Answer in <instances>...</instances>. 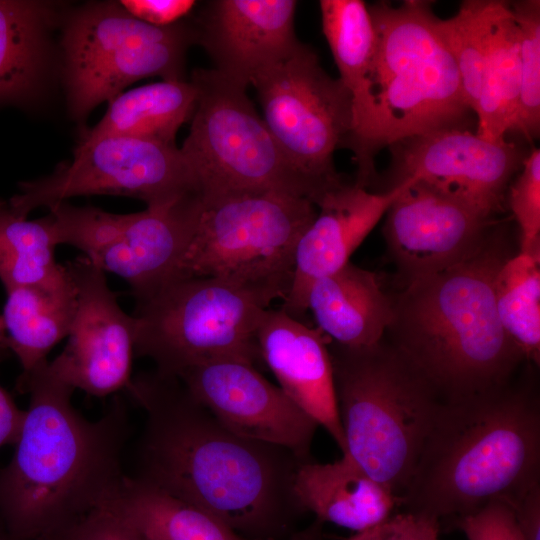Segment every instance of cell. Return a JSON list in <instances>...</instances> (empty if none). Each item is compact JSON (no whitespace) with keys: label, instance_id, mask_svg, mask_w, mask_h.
I'll list each match as a JSON object with an SVG mask.
<instances>
[{"label":"cell","instance_id":"1","mask_svg":"<svg viewBox=\"0 0 540 540\" xmlns=\"http://www.w3.org/2000/svg\"><path fill=\"white\" fill-rule=\"evenodd\" d=\"M144 410L132 476L198 506L252 540H283L305 513L291 450L227 429L185 387L156 369L126 389Z\"/></svg>","mask_w":540,"mask_h":540},{"label":"cell","instance_id":"2","mask_svg":"<svg viewBox=\"0 0 540 540\" xmlns=\"http://www.w3.org/2000/svg\"><path fill=\"white\" fill-rule=\"evenodd\" d=\"M17 388L29 405L0 470V522L10 540H47L118 494L128 414L115 396L101 417H84L48 360L20 375Z\"/></svg>","mask_w":540,"mask_h":540},{"label":"cell","instance_id":"3","mask_svg":"<svg viewBox=\"0 0 540 540\" xmlns=\"http://www.w3.org/2000/svg\"><path fill=\"white\" fill-rule=\"evenodd\" d=\"M540 482V398L528 376L444 402L401 496L405 512L453 524L511 508Z\"/></svg>","mask_w":540,"mask_h":540},{"label":"cell","instance_id":"4","mask_svg":"<svg viewBox=\"0 0 540 540\" xmlns=\"http://www.w3.org/2000/svg\"><path fill=\"white\" fill-rule=\"evenodd\" d=\"M513 255L506 228L495 223L470 255L392 298L384 340L444 402L502 386L526 362L495 303L496 275Z\"/></svg>","mask_w":540,"mask_h":540},{"label":"cell","instance_id":"5","mask_svg":"<svg viewBox=\"0 0 540 540\" xmlns=\"http://www.w3.org/2000/svg\"><path fill=\"white\" fill-rule=\"evenodd\" d=\"M376 48L364 109L342 148L353 153L358 187L372 191L375 157L402 139L445 129H467L466 104L456 64L436 25L432 2L405 0L368 5Z\"/></svg>","mask_w":540,"mask_h":540},{"label":"cell","instance_id":"6","mask_svg":"<svg viewBox=\"0 0 540 540\" xmlns=\"http://www.w3.org/2000/svg\"><path fill=\"white\" fill-rule=\"evenodd\" d=\"M346 451L401 502L444 403L384 339L372 347L328 343Z\"/></svg>","mask_w":540,"mask_h":540},{"label":"cell","instance_id":"7","mask_svg":"<svg viewBox=\"0 0 540 540\" xmlns=\"http://www.w3.org/2000/svg\"><path fill=\"white\" fill-rule=\"evenodd\" d=\"M315 207L307 198L275 191L206 202L171 279L217 278L284 300L295 248L316 217Z\"/></svg>","mask_w":540,"mask_h":540},{"label":"cell","instance_id":"8","mask_svg":"<svg viewBox=\"0 0 540 540\" xmlns=\"http://www.w3.org/2000/svg\"><path fill=\"white\" fill-rule=\"evenodd\" d=\"M272 301L211 277L168 280L136 299L135 357H147L161 373L178 376L201 363L262 362L257 331Z\"/></svg>","mask_w":540,"mask_h":540},{"label":"cell","instance_id":"9","mask_svg":"<svg viewBox=\"0 0 540 540\" xmlns=\"http://www.w3.org/2000/svg\"><path fill=\"white\" fill-rule=\"evenodd\" d=\"M190 132L180 148L192 166L204 203L275 191L309 199L323 196L283 151L246 90L215 69H196Z\"/></svg>","mask_w":540,"mask_h":540},{"label":"cell","instance_id":"10","mask_svg":"<svg viewBox=\"0 0 540 540\" xmlns=\"http://www.w3.org/2000/svg\"><path fill=\"white\" fill-rule=\"evenodd\" d=\"M193 42L194 28L145 23L120 3L81 7L67 20L61 42L70 111L83 117L142 78L184 80V57Z\"/></svg>","mask_w":540,"mask_h":540},{"label":"cell","instance_id":"11","mask_svg":"<svg viewBox=\"0 0 540 540\" xmlns=\"http://www.w3.org/2000/svg\"><path fill=\"white\" fill-rule=\"evenodd\" d=\"M262 117L293 164L323 193L344 183L334 164L352 126V101L339 78L301 42L250 82Z\"/></svg>","mask_w":540,"mask_h":540},{"label":"cell","instance_id":"12","mask_svg":"<svg viewBox=\"0 0 540 540\" xmlns=\"http://www.w3.org/2000/svg\"><path fill=\"white\" fill-rule=\"evenodd\" d=\"M203 208L201 197L129 214L62 201L49 214L59 245L76 247L103 272L124 279L136 300L172 278Z\"/></svg>","mask_w":540,"mask_h":540},{"label":"cell","instance_id":"13","mask_svg":"<svg viewBox=\"0 0 540 540\" xmlns=\"http://www.w3.org/2000/svg\"><path fill=\"white\" fill-rule=\"evenodd\" d=\"M20 187L8 204L25 217L74 196H128L147 207L203 198L192 166L176 145L118 136L81 140L72 161Z\"/></svg>","mask_w":540,"mask_h":540},{"label":"cell","instance_id":"14","mask_svg":"<svg viewBox=\"0 0 540 540\" xmlns=\"http://www.w3.org/2000/svg\"><path fill=\"white\" fill-rule=\"evenodd\" d=\"M390 165L374 192L413 180L495 220L526 155L514 142L491 141L467 129L411 136L390 145Z\"/></svg>","mask_w":540,"mask_h":540},{"label":"cell","instance_id":"15","mask_svg":"<svg viewBox=\"0 0 540 540\" xmlns=\"http://www.w3.org/2000/svg\"><path fill=\"white\" fill-rule=\"evenodd\" d=\"M76 288L77 307L63 351L52 370L74 390L105 397L132 380L137 321L120 307L105 272L84 256L65 264Z\"/></svg>","mask_w":540,"mask_h":540},{"label":"cell","instance_id":"16","mask_svg":"<svg viewBox=\"0 0 540 540\" xmlns=\"http://www.w3.org/2000/svg\"><path fill=\"white\" fill-rule=\"evenodd\" d=\"M227 429L242 437L279 445L312 461L319 426L256 367L234 360L194 365L177 376Z\"/></svg>","mask_w":540,"mask_h":540},{"label":"cell","instance_id":"17","mask_svg":"<svg viewBox=\"0 0 540 540\" xmlns=\"http://www.w3.org/2000/svg\"><path fill=\"white\" fill-rule=\"evenodd\" d=\"M403 183L385 213L383 234L405 284L470 255L496 223L413 180Z\"/></svg>","mask_w":540,"mask_h":540},{"label":"cell","instance_id":"18","mask_svg":"<svg viewBox=\"0 0 540 540\" xmlns=\"http://www.w3.org/2000/svg\"><path fill=\"white\" fill-rule=\"evenodd\" d=\"M294 0H215L195 29L215 69L244 87L264 68L286 57L300 42Z\"/></svg>","mask_w":540,"mask_h":540},{"label":"cell","instance_id":"19","mask_svg":"<svg viewBox=\"0 0 540 540\" xmlns=\"http://www.w3.org/2000/svg\"><path fill=\"white\" fill-rule=\"evenodd\" d=\"M404 188L374 192L342 183L318 201L315 219L300 236L293 278L281 309L299 319L307 311L311 285L346 265Z\"/></svg>","mask_w":540,"mask_h":540},{"label":"cell","instance_id":"20","mask_svg":"<svg viewBox=\"0 0 540 540\" xmlns=\"http://www.w3.org/2000/svg\"><path fill=\"white\" fill-rule=\"evenodd\" d=\"M257 343L262 362L282 391L327 431L344 454L345 439L324 334L281 308H268L257 331Z\"/></svg>","mask_w":540,"mask_h":540},{"label":"cell","instance_id":"21","mask_svg":"<svg viewBox=\"0 0 540 540\" xmlns=\"http://www.w3.org/2000/svg\"><path fill=\"white\" fill-rule=\"evenodd\" d=\"M306 305L317 328L348 348L380 343L394 317L392 298L382 290L378 275L351 262L316 280Z\"/></svg>","mask_w":540,"mask_h":540},{"label":"cell","instance_id":"22","mask_svg":"<svg viewBox=\"0 0 540 540\" xmlns=\"http://www.w3.org/2000/svg\"><path fill=\"white\" fill-rule=\"evenodd\" d=\"M295 493L305 512L321 523L360 533L392 516L400 499L366 474L349 456L331 463H303L295 478Z\"/></svg>","mask_w":540,"mask_h":540},{"label":"cell","instance_id":"23","mask_svg":"<svg viewBox=\"0 0 540 540\" xmlns=\"http://www.w3.org/2000/svg\"><path fill=\"white\" fill-rule=\"evenodd\" d=\"M6 292L2 328L8 348L20 362L21 375H27L68 337L77 307L76 288L65 266L48 281Z\"/></svg>","mask_w":540,"mask_h":540},{"label":"cell","instance_id":"24","mask_svg":"<svg viewBox=\"0 0 540 540\" xmlns=\"http://www.w3.org/2000/svg\"><path fill=\"white\" fill-rule=\"evenodd\" d=\"M197 91L191 81L163 80L120 93L81 140L118 136L175 145L179 128L193 116Z\"/></svg>","mask_w":540,"mask_h":540},{"label":"cell","instance_id":"25","mask_svg":"<svg viewBox=\"0 0 540 540\" xmlns=\"http://www.w3.org/2000/svg\"><path fill=\"white\" fill-rule=\"evenodd\" d=\"M55 20L52 3L0 0V102H20L36 92Z\"/></svg>","mask_w":540,"mask_h":540},{"label":"cell","instance_id":"26","mask_svg":"<svg viewBox=\"0 0 540 540\" xmlns=\"http://www.w3.org/2000/svg\"><path fill=\"white\" fill-rule=\"evenodd\" d=\"M110 503L145 540H252L204 509L128 474Z\"/></svg>","mask_w":540,"mask_h":540},{"label":"cell","instance_id":"27","mask_svg":"<svg viewBox=\"0 0 540 540\" xmlns=\"http://www.w3.org/2000/svg\"><path fill=\"white\" fill-rule=\"evenodd\" d=\"M520 62L517 26L509 1L497 0L488 38L476 134L491 141L506 138L517 116Z\"/></svg>","mask_w":540,"mask_h":540},{"label":"cell","instance_id":"28","mask_svg":"<svg viewBox=\"0 0 540 540\" xmlns=\"http://www.w3.org/2000/svg\"><path fill=\"white\" fill-rule=\"evenodd\" d=\"M322 30L350 94L352 125L361 115L373 63L376 34L368 4L362 0H321ZM352 128V126H351Z\"/></svg>","mask_w":540,"mask_h":540},{"label":"cell","instance_id":"29","mask_svg":"<svg viewBox=\"0 0 540 540\" xmlns=\"http://www.w3.org/2000/svg\"><path fill=\"white\" fill-rule=\"evenodd\" d=\"M59 245L50 214L28 220L0 201V280L5 289L36 285L65 269L55 260Z\"/></svg>","mask_w":540,"mask_h":540},{"label":"cell","instance_id":"30","mask_svg":"<svg viewBox=\"0 0 540 540\" xmlns=\"http://www.w3.org/2000/svg\"><path fill=\"white\" fill-rule=\"evenodd\" d=\"M502 327L525 361L540 363V257L517 253L500 267L494 283Z\"/></svg>","mask_w":540,"mask_h":540},{"label":"cell","instance_id":"31","mask_svg":"<svg viewBox=\"0 0 540 540\" xmlns=\"http://www.w3.org/2000/svg\"><path fill=\"white\" fill-rule=\"evenodd\" d=\"M496 5L497 0H466L454 16L436 20L437 29L456 64L464 100L474 115Z\"/></svg>","mask_w":540,"mask_h":540},{"label":"cell","instance_id":"32","mask_svg":"<svg viewBox=\"0 0 540 540\" xmlns=\"http://www.w3.org/2000/svg\"><path fill=\"white\" fill-rule=\"evenodd\" d=\"M519 43L520 91L512 132L527 141L540 131V1H509Z\"/></svg>","mask_w":540,"mask_h":540},{"label":"cell","instance_id":"33","mask_svg":"<svg viewBox=\"0 0 540 540\" xmlns=\"http://www.w3.org/2000/svg\"><path fill=\"white\" fill-rule=\"evenodd\" d=\"M508 205L519 229V253L540 257V150L523 160L509 186Z\"/></svg>","mask_w":540,"mask_h":540},{"label":"cell","instance_id":"34","mask_svg":"<svg viewBox=\"0 0 540 540\" xmlns=\"http://www.w3.org/2000/svg\"><path fill=\"white\" fill-rule=\"evenodd\" d=\"M47 540H145L110 501L91 510Z\"/></svg>","mask_w":540,"mask_h":540},{"label":"cell","instance_id":"35","mask_svg":"<svg viewBox=\"0 0 540 540\" xmlns=\"http://www.w3.org/2000/svg\"><path fill=\"white\" fill-rule=\"evenodd\" d=\"M462 531L467 540H525L511 507L493 502L479 511L457 520L453 526Z\"/></svg>","mask_w":540,"mask_h":540},{"label":"cell","instance_id":"36","mask_svg":"<svg viewBox=\"0 0 540 540\" xmlns=\"http://www.w3.org/2000/svg\"><path fill=\"white\" fill-rule=\"evenodd\" d=\"M440 531L436 519L402 511L360 533L363 540H439Z\"/></svg>","mask_w":540,"mask_h":540},{"label":"cell","instance_id":"37","mask_svg":"<svg viewBox=\"0 0 540 540\" xmlns=\"http://www.w3.org/2000/svg\"><path fill=\"white\" fill-rule=\"evenodd\" d=\"M119 3L135 18L159 27L175 24L196 4L192 0H123Z\"/></svg>","mask_w":540,"mask_h":540},{"label":"cell","instance_id":"38","mask_svg":"<svg viewBox=\"0 0 540 540\" xmlns=\"http://www.w3.org/2000/svg\"><path fill=\"white\" fill-rule=\"evenodd\" d=\"M8 346L5 334L0 333V362L4 359ZM25 416V410L18 408L12 397L0 385V448L15 444Z\"/></svg>","mask_w":540,"mask_h":540},{"label":"cell","instance_id":"39","mask_svg":"<svg viewBox=\"0 0 540 540\" xmlns=\"http://www.w3.org/2000/svg\"><path fill=\"white\" fill-rule=\"evenodd\" d=\"M525 540H540V482L532 485L511 508Z\"/></svg>","mask_w":540,"mask_h":540},{"label":"cell","instance_id":"40","mask_svg":"<svg viewBox=\"0 0 540 540\" xmlns=\"http://www.w3.org/2000/svg\"><path fill=\"white\" fill-rule=\"evenodd\" d=\"M323 523L316 520L305 530L295 531L283 540H324Z\"/></svg>","mask_w":540,"mask_h":540},{"label":"cell","instance_id":"41","mask_svg":"<svg viewBox=\"0 0 540 540\" xmlns=\"http://www.w3.org/2000/svg\"><path fill=\"white\" fill-rule=\"evenodd\" d=\"M345 540H363L361 533H355L351 537L345 539Z\"/></svg>","mask_w":540,"mask_h":540},{"label":"cell","instance_id":"42","mask_svg":"<svg viewBox=\"0 0 540 540\" xmlns=\"http://www.w3.org/2000/svg\"><path fill=\"white\" fill-rule=\"evenodd\" d=\"M4 332L3 331V328H2V324H1V319H0V333Z\"/></svg>","mask_w":540,"mask_h":540},{"label":"cell","instance_id":"43","mask_svg":"<svg viewBox=\"0 0 540 540\" xmlns=\"http://www.w3.org/2000/svg\"><path fill=\"white\" fill-rule=\"evenodd\" d=\"M0 540H4V539L0 536Z\"/></svg>","mask_w":540,"mask_h":540},{"label":"cell","instance_id":"44","mask_svg":"<svg viewBox=\"0 0 540 540\" xmlns=\"http://www.w3.org/2000/svg\"><path fill=\"white\" fill-rule=\"evenodd\" d=\"M440 540V539H439Z\"/></svg>","mask_w":540,"mask_h":540}]
</instances>
